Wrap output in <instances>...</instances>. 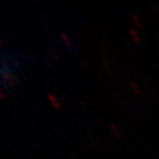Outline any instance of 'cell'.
<instances>
[{"label":"cell","instance_id":"1","mask_svg":"<svg viewBox=\"0 0 159 159\" xmlns=\"http://www.w3.org/2000/svg\"><path fill=\"white\" fill-rule=\"evenodd\" d=\"M0 98H1V99H4L5 98V94H4V92H2L1 89H0Z\"/></svg>","mask_w":159,"mask_h":159},{"label":"cell","instance_id":"2","mask_svg":"<svg viewBox=\"0 0 159 159\" xmlns=\"http://www.w3.org/2000/svg\"><path fill=\"white\" fill-rule=\"evenodd\" d=\"M2 43V39H1V38H0V44Z\"/></svg>","mask_w":159,"mask_h":159}]
</instances>
